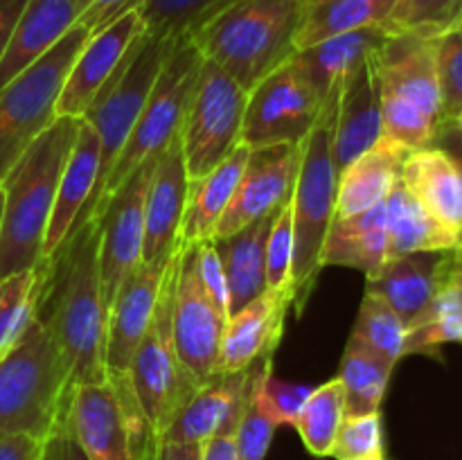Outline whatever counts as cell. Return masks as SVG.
Returning <instances> with one entry per match:
<instances>
[{
	"label": "cell",
	"instance_id": "obj_1",
	"mask_svg": "<svg viewBox=\"0 0 462 460\" xmlns=\"http://www.w3.org/2000/svg\"><path fill=\"white\" fill-rule=\"evenodd\" d=\"M99 216L77 225L48 262L36 266V318L59 350L68 400L77 386L106 382V307L99 280Z\"/></svg>",
	"mask_w": 462,
	"mask_h": 460
},
{
	"label": "cell",
	"instance_id": "obj_2",
	"mask_svg": "<svg viewBox=\"0 0 462 460\" xmlns=\"http://www.w3.org/2000/svg\"><path fill=\"white\" fill-rule=\"evenodd\" d=\"M81 120L57 117L0 180V280L39 266L59 179L75 144Z\"/></svg>",
	"mask_w": 462,
	"mask_h": 460
},
{
	"label": "cell",
	"instance_id": "obj_3",
	"mask_svg": "<svg viewBox=\"0 0 462 460\" xmlns=\"http://www.w3.org/2000/svg\"><path fill=\"white\" fill-rule=\"evenodd\" d=\"M305 5L307 0H239L189 39L203 59L248 93L296 54Z\"/></svg>",
	"mask_w": 462,
	"mask_h": 460
},
{
	"label": "cell",
	"instance_id": "obj_4",
	"mask_svg": "<svg viewBox=\"0 0 462 460\" xmlns=\"http://www.w3.org/2000/svg\"><path fill=\"white\" fill-rule=\"evenodd\" d=\"M66 373L52 336L39 318L0 356V440L18 433L48 440L63 428Z\"/></svg>",
	"mask_w": 462,
	"mask_h": 460
},
{
	"label": "cell",
	"instance_id": "obj_5",
	"mask_svg": "<svg viewBox=\"0 0 462 460\" xmlns=\"http://www.w3.org/2000/svg\"><path fill=\"white\" fill-rule=\"evenodd\" d=\"M334 108L320 111L319 124L302 140L300 170L291 194L293 264L289 289L296 316H302L314 293L323 271L320 257L325 239L337 219L338 170L332 156Z\"/></svg>",
	"mask_w": 462,
	"mask_h": 460
},
{
	"label": "cell",
	"instance_id": "obj_6",
	"mask_svg": "<svg viewBox=\"0 0 462 460\" xmlns=\"http://www.w3.org/2000/svg\"><path fill=\"white\" fill-rule=\"evenodd\" d=\"M201 61V52H199L189 36L176 39L174 48H171L165 63H162L156 81H153L152 93H149L147 102L140 111L138 122H135L122 153L117 156L88 219L99 216L102 207L125 185V180L140 165L161 156L162 149L180 133L185 113H188L194 88H197Z\"/></svg>",
	"mask_w": 462,
	"mask_h": 460
},
{
	"label": "cell",
	"instance_id": "obj_7",
	"mask_svg": "<svg viewBox=\"0 0 462 460\" xmlns=\"http://www.w3.org/2000/svg\"><path fill=\"white\" fill-rule=\"evenodd\" d=\"M174 43L176 39H161V36L144 32L131 45L126 57L117 66L116 75L104 86V90L97 95L93 106L86 111L84 120L97 131L99 138V171L93 197L88 198L86 207L81 210V216L75 224V228L84 224L90 216V212H93L99 192H102L117 156L125 149L126 140H129L131 131H134L135 122H138L140 111H143L144 102H147L149 93H152L153 81H156L165 59L170 57Z\"/></svg>",
	"mask_w": 462,
	"mask_h": 460
},
{
	"label": "cell",
	"instance_id": "obj_8",
	"mask_svg": "<svg viewBox=\"0 0 462 460\" xmlns=\"http://www.w3.org/2000/svg\"><path fill=\"white\" fill-rule=\"evenodd\" d=\"M90 32L75 25L39 61L0 88V180L25 149L57 120V102Z\"/></svg>",
	"mask_w": 462,
	"mask_h": 460
},
{
	"label": "cell",
	"instance_id": "obj_9",
	"mask_svg": "<svg viewBox=\"0 0 462 460\" xmlns=\"http://www.w3.org/2000/svg\"><path fill=\"white\" fill-rule=\"evenodd\" d=\"M180 246L176 248L174 257H171L170 271H167V278L162 282L161 293H158L156 309H153L147 332L135 347L129 365L131 386H134L140 409H143L144 418L152 424L156 436L165 431L176 410L197 391L180 370L174 327H171Z\"/></svg>",
	"mask_w": 462,
	"mask_h": 460
},
{
	"label": "cell",
	"instance_id": "obj_10",
	"mask_svg": "<svg viewBox=\"0 0 462 460\" xmlns=\"http://www.w3.org/2000/svg\"><path fill=\"white\" fill-rule=\"evenodd\" d=\"M248 93L217 63L203 59L197 88L180 126L189 180L203 179L242 143Z\"/></svg>",
	"mask_w": 462,
	"mask_h": 460
},
{
	"label": "cell",
	"instance_id": "obj_11",
	"mask_svg": "<svg viewBox=\"0 0 462 460\" xmlns=\"http://www.w3.org/2000/svg\"><path fill=\"white\" fill-rule=\"evenodd\" d=\"M226 320L228 318L217 309L201 282L197 242L183 244L176 273L171 327L180 370L192 388L203 386L217 374Z\"/></svg>",
	"mask_w": 462,
	"mask_h": 460
},
{
	"label": "cell",
	"instance_id": "obj_12",
	"mask_svg": "<svg viewBox=\"0 0 462 460\" xmlns=\"http://www.w3.org/2000/svg\"><path fill=\"white\" fill-rule=\"evenodd\" d=\"M320 120V102L310 81L284 63L248 90L242 143L251 149L266 144H302Z\"/></svg>",
	"mask_w": 462,
	"mask_h": 460
},
{
	"label": "cell",
	"instance_id": "obj_13",
	"mask_svg": "<svg viewBox=\"0 0 462 460\" xmlns=\"http://www.w3.org/2000/svg\"><path fill=\"white\" fill-rule=\"evenodd\" d=\"M156 162L158 156L140 165L99 212V280L106 316L117 289L143 262L144 201Z\"/></svg>",
	"mask_w": 462,
	"mask_h": 460
},
{
	"label": "cell",
	"instance_id": "obj_14",
	"mask_svg": "<svg viewBox=\"0 0 462 460\" xmlns=\"http://www.w3.org/2000/svg\"><path fill=\"white\" fill-rule=\"evenodd\" d=\"M300 153L302 144L293 143L251 149L237 189L217 224L212 239L228 237L244 225L278 212L296 188Z\"/></svg>",
	"mask_w": 462,
	"mask_h": 460
},
{
	"label": "cell",
	"instance_id": "obj_15",
	"mask_svg": "<svg viewBox=\"0 0 462 460\" xmlns=\"http://www.w3.org/2000/svg\"><path fill=\"white\" fill-rule=\"evenodd\" d=\"M143 34L144 21L140 9H131L102 30L93 32L68 72L57 102V117L84 120L86 111L93 106L131 45Z\"/></svg>",
	"mask_w": 462,
	"mask_h": 460
},
{
	"label": "cell",
	"instance_id": "obj_16",
	"mask_svg": "<svg viewBox=\"0 0 462 460\" xmlns=\"http://www.w3.org/2000/svg\"><path fill=\"white\" fill-rule=\"evenodd\" d=\"M251 392V368L217 373L199 386L158 436L162 442H201L210 437H233Z\"/></svg>",
	"mask_w": 462,
	"mask_h": 460
},
{
	"label": "cell",
	"instance_id": "obj_17",
	"mask_svg": "<svg viewBox=\"0 0 462 460\" xmlns=\"http://www.w3.org/2000/svg\"><path fill=\"white\" fill-rule=\"evenodd\" d=\"M189 194V176L185 167L180 133L162 149L149 180L144 201L143 262H165L180 246V225Z\"/></svg>",
	"mask_w": 462,
	"mask_h": 460
},
{
	"label": "cell",
	"instance_id": "obj_18",
	"mask_svg": "<svg viewBox=\"0 0 462 460\" xmlns=\"http://www.w3.org/2000/svg\"><path fill=\"white\" fill-rule=\"evenodd\" d=\"M373 63L382 93L397 95L442 124L440 81L433 39L393 32L373 54Z\"/></svg>",
	"mask_w": 462,
	"mask_h": 460
},
{
	"label": "cell",
	"instance_id": "obj_19",
	"mask_svg": "<svg viewBox=\"0 0 462 460\" xmlns=\"http://www.w3.org/2000/svg\"><path fill=\"white\" fill-rule=\"evenodd\" d=\"M171 257L152 264L140 262L117 289L106 316V374L129 373L135 347L143 341L156 309L158 293L167 278Z\"/></svg>",
	"mask_w": 462,
	"mask_h": 460
},
{
	"label": "cell",
	"instance_id": "obj_20",
	"mask_svg": "<svg viewBox=\"0 0 462 460\" xmlns=\"http://www.w3.org/2000/svg\"><path fill=\"white\" fill-rule=\"evenodd\" d=\"M291 305L289 287L266 289L255 300L230 314L221 338L217 373H237L251 368L262 356H273L282 341L284 320Z\"/></svg>",
	"mask_w": 462,
	"mask_h": 460
},
{
	"label": "cell",
	"instance_id": "obj_21",
	"mask_svg": "<svg viewBox=\"0 0 462 460\" xmlns=\"http://www.w3.org/2000/svg\"><path fill=\"white\" fill-rule=\"evenodd\" d=\"M382 138V84L373 57L343 81L334 108L332 156L341 174Z\"/></svg>",
	"mask_w": 462,
	"mask_h": 460
},
{
	"label": "cell",
	"instance_id": "obj_22",
	"mask_svg": "<svg viewBox=\"0 0 462 460\" xmlns=\"http://www.w3.org/2000/svg\"><path fill=\"white\" fill-rule=\"evenodd\" d=\"M391 34L393 30L388 25L347 32V34L332 36L305 50H298L289 59V63L296 66V70L310 81L320 102V111H325V108L337 106L343 81L352 72L359 70Z\"/></svg>",
	"mask_w": 462,
	"mask_h": 460
},
{
	"label": "cell",
	"instance_id": "obj_23",
	"mask_svg": "<svg viewBox=\"0 0 462 460\" xmlns=\"http://www.w3.org/2000/svg\"><path fill=\"white\" fill-rule=\"evenodd\" d=\"M447 253L449 251L393 257L377 273L365 278V291L382 298L409 329L445 282Z\"/></svg>",
	"mask_w": 462,
	"mask_h": 460
},
{
	"label": "cell",
	"instance_id": "obj_24",
	"mask_svg": "<svg viewBox=\"0 0 462 460\" xmlns=\"http://www.w3.org/2000/svg\"><path fill=\"white\" fill-rule=\"evenodd\" d=\"M99 171V138L97 131L81 120L79 131H77L75 144L68 156L66 167L61 171L57 188V198H54L52 215H50L48 230L43 239V253L41 262H48L57 253V248L66 242L68 235L72 233L75 224L79 221L81 210L86 207L88 198L93 197L95 183H97ZM39 262V264H41Z\"/></svg>",
	"mask_w": 462,
	"mask_h": 460
},
{
	"label": "cell",
	"instance_id": "obj_25",
	"mask_svg": "<svg viewBox=\"0 0 462 460\" xmlns=\"http://www.w3.org/2000/svg\"><path fill=\"white\" fill-rule=\"evenodd\" d=\"M404 188L420 206L460 239L462 233V179L456 162L440 147L415 149L406 156L400 174Z\"/></svg>",
	"mask_w": 462,
	"mask_h": 460
},
{
	"label": "cell",
	"instance_id": "obj_26",
	"mask_svg": "<svg viewBox=\"0 0 462 460\" xmlns=\"http://www.w3.org/2000/svg\"><path fill=\"white\" fill-rule=\"evenodd\" d=\"M79 21L72 0H27L12 41L0 59V88L39 61Z\"/></svg>",
	"mask_w": 462,
	"mask_h": 460
},
{
	"label": "cell",
	"instance_id": "obj_27",
	"mask_svg": "<svg viewBox=\"0 0 462 460\" xmlns=\"http://www.w3.org/2000/svg\"><path fill=\"white\" fill-rule=\"evenodd\" d=\"M409 153V149L382 135L374 147L350 162L338 174L337 219L352 216L386 201L393 185L400 180L402 165Z\"/></svg>",
	"mask_w": 462,
	"mask_h": 460
},
{
	"label": "cell",
	"instance_id": "obj_28",
	"mask_svg": "<svg viewBox=\"0 0 462 460\" xmlns=\"http://www.w3.org/2000/svg\"><path fill=\"white\" fill-rule=\"evenodd\" d=\"M273 216L275 212L244 225L228 237L212 239L228 284L230 314L266 291V242Z\"/></svg>",
	"mask_w": 462,
	"mask_h": 460
},
{
	"label": "cell",
	"instance_id": "obj_29",
	"mask_svg": "<svg viewBox=\"0 0 462 460\" xmlns=\"http://www.w3.org/2000/svg\"><path fill=\"white\" fill-rule=\"evenodd\" d=\"M320 262L323 269L347 266V269L364 271L365 278L377 273L388 262L386 201L352 216L334 219Z\"/></svg>",
	"mask_w": 462,
	"mask_h": 460
},
{
	"label": "cell",
	"instance_id": "obj_30",
	"mask_svg": "<svg viewBox=\"0 0 462 460\" xmlns=\"http://www.w3.org/2000/svg\"><path fill=\"white\" fill-rule=\"evenodd\" d=\"M251 147L239 143L224 162L215 167L203 179L189 180L188 206H185L183 225H180V244L203 242L212 239L217 224L230 206L244 165L248 161Z\"/></svg>",
	"mask_w": 462,
	"mask_h": 460
},
{
	"label": "cell",
	"instance_id": "obj_31",
	"mask_svg": "<svg viewBox=\"0 0 462 460\" xmlns=\"http://www.w3.org/2000/svg\"><path fill=\"white\" fill-rule=\"evenodd\" d=\"M386 228L388 260L411 253H445L458 246V237L420 206L402 179L386 197Z\"/></svg>",
	"mask_w": 462,
	"mask_h": 460
},
{
	"label": "cell",
	"instance_id": "obj_32",
	"mask_svg": "<svg viewBox=\"0 0 462 460\" xmlns=\"http://www.w3.org/2000/svg\"><path fill=\"white\" fill-rule=\"evenodd\" d=\"M397 0H307L296 52L332 36L386 25Z\"/></svg>",
	"mask_w": 462,
	"mask_h": 460
},
{
	"label": "cell",
	"instance_id": "obj_33",
	"mask_svg": "<svg viewBox=\"0 0 462 460\" xmlns=\"http://www.w3.org/2000/svg\"><path fill=\"white\" fill-rule=\"evenodd\" d=\"M395 365L350 336L338 370V382L346 397V418L379 413Z\"/></svg>",
	"mask_w": 462,
	"mask_h": 460
},
{
	"label": "cell",
	"instance_id": "obj_34",
	"mask_svg": "<svg viewBox=\"0 0 462 460\" xmlns=\"http://www.w3.org/2000/svg\"><path fill=\"white\" fill-rule=\"evenodd\" d=\"M343 419H346V397H343L341 382L334 377L311 391L293 427L311 455L329 458Z\"/></svg>",
	"mask_w": 462,
	"mask_h": 460
},
{
	"label": "cell",
	"instance_id": "obj_35",
	"mask_svg": "<svg viewBox=\"0 0 462 460\" xmlns=\"http://www.w3.org/2000/svg\"><path fill=\"white\" fill-rule=\"evenodd\" d=\"M447 343H462V311L445 273V282L431 305L406 329V356L424 354L438 359Z\"/></svg>",
	"mask_w": 462,
	"mask_h": 460
},
{
	"label": "cell",
	"instance_id": "obj_36",
	"mask_svg": "<svg viewBox=\"0 0 462 460\" xmlns=\"http://www.w3.org/2000/svg\"><path fill=\"white\" fill-rule=\"evenodd\" d=\"M239 0H143L140 16L144 32L161 39L192 36L210 18Z\"/></svg>",
	"mask_w": 462,
	"mask_h": 460
},
{
	"label": "cell",
	"instance_id": "obj_37",
	"mask_svg": "<svg viewBox=\"0 0 462 460\" xmlns=\"http://www.w3.org/2000/svg\"><path fill=\"white\" fill-rule=\"evenodd\" d=\"M352 338L364 343L368 350L397 365L406 356V325L379 296L365 291L356 314Z\"/></svg>",
	"mask_w": 462,
	"mask_h": 460
},
{
	"label": "cell",
	"instance_id": "obj_38",
	"mask_svg": "<svg viewBox=\"0 0 462 460\" xmlns=\"http://www.w3.org/2000/svg\"><path fill=\"white\" fill-rule=\"evenodd\" d=\"M39 302V280L36 269L9 275L3 280L0 293V356L27 332L36 318Z\"/></svg>",
	"mask_w": 462,
	"mask_h": 460
},
{
	"label": "cell",
	"instance_id": "obj_39",
	"mask_svg": "<svg viewBox=\"0 0 462 460\" xmlns=\"http://www.w3.org/2000/svg\"><path fill=\"white\" fill-rule=\"evenodd\" d=\"M462 21V0H397L386 25L402 34L436 39Z\"/></svg>",
	"mask_w": 462,
	"mask_h": 460
},
{
	"label": "cell",
	"instance_id": "obj_40",
	"mask_svg": "<svg viewBox=\"0 0 462 460\" xmlns=\"http://www.w3.org/2000/svg\"><path fill=\"white\" fill-rule=\"evenodd\" d=\"M266 359V356H262ZM262 359H257L251 365V392H248L246 409H244L242 419L235 431V445H237L239 460H264L269 454V446L273 442L275 428L280 427L273 419V415L266 409L264 400L260 392V365Z\"/></svg>",
	"mask_w": 462,
	"mask_h": 460
},
{
	"label": "cell",
	"instance_id": "obj_41",
	"mask_svg": "<svg viewBox=\"0 0 462 460\" xmlns=\"http://www.w3.org/2000/svg\"><path fill=\"white\" fill-rule=\"evenodd\" d=\"M438 124L433 117L420 111L413 104L404 102L402 97L391 93H382V135L402 144L409 152L431 147L436 138Z\"/></svg>",
	"mask_w": 462,
	"mask_h": 460
},
{
	"label": "cell",
	"instance_id": "obj_42",
	"mask_svg": "<svg viewBox=\"0 0 462 460\" xmlns=\"http://www.w3.org/2000/svg\"><path fill=\"white\" fill-rule=\"evenodd\" d=\"M438 81H440L442 122H451L462 111V32L447 30L433 39Z\"/></svg>",
	"mask_w": 462,
	"mask_h": 460
},
{
	"label": "cell",
	"instance_id": "obj_43",
	"mask_svg": "<svg viewBox=\"0 0 462 460\" xmlns=\"http://www.w3.org/2000/svg\"><path fill=\"white\" fill-rule=\"evenodd\" d=\"M337 460H386L382 413L346 418L332 446Z\"/></svg>",
	"mask_w": 462,
	"mask_h": 460
},
{
	"label": "cell",
	"instance_id": "obj_44",
	"mask_svg": "<svg viewBox=\"0 0 462 460\" xmlns=\"http://www.w3.org/2000/svg\"><path fill=\"white\" fill-rule=\"evenodd\" d=\"M314 388L305 386V383H291L280 382L273 374V356L262 359L260 365V392L264 400L266 409L273 415L278 424H296L298 415H300L302 406L310 400Z\"/></svg>",
	"mask_w": 462,
	"mask_h": 460
},
{
	"label": "cell",
	"instance_id": "obj_45",
	"mask_svg": "<svg viewBox=\"0 0 462 460\" xmlns=\"http://www.w3.org/2000/svg\"><path fill=\"white\" fill-rule=\"evenodd\" d=\"M293 219L291 198L275 212L266 242V289H284L291 282ZM291 291V289H289Z\"/></svg>",
	"mask_w": 462,
	"mask_h": 460
},
{
	"label": "cell",
	"instance_id": "obj_46",
	"mask_svg": "<svg viewBox=\"0 0 462 460\" xmlns=\"http://www.w3.org/2000/svg\"><path fill=\"white\" fill-rule=\"evenodd\" d=\"M197 257H199V273H201V282L203 287H206L208 296L212 298L217 309H219L226 318H230L228 284H226L224 269H221L219 255H217V248L215 244H212V239L197 242Z\"/></svg>",
	"mask_w": 462,
	"mask_h": 460
},
{
	"label": "cell",
	"instance_id": "obj_47",
	"mask_svg": "<svg viewBox=\"0 0 462 460\" xmlns=\"http://www.w3.org/2000/svg\"><path fill=\"white\" fill-rule=\"evenodd\" d=\"M72 3H75L77 12H79L77 25L86 27L93 34V32L102 30L108 23L120 18L122 14L138 9L143 0H72Z\"/></svg>",
	"mask_w": 462,
	"mask_h": 460
},
{
	"label": "cell",
	"instance_id": "obj_48",
	"mask_svg": "<svg viewBox=\"0 0 462 460\" xmlns=\"http://www.w3.org/2000/svg\"><path fill=\"white\" fill-rule=\"evenodd\" d=\"M43 442L41 437L18 433L0 440V460H41L43 455Z\"/></svg>",
	"mask_w": 462,
	"mask_h": 460
},
{
	"label": "cell",
	"instance_id": "obj_49",
	"mask_svg": "<svg viewBox=\"0 0 462 460\" xmlns=\"http://www.w3.org/2000/svg\"><path fill=\"white\" fill-rule=\"evenodd\" d=\"M41 460H90L84 454L79 445H77L75 437L66 431V428H59L54 431L48 440L43 442V455Z\"/></svg>",
	"mask_w": 462,
	"mask_h": 460
},
{
	"label": "cell",
	"instance_id": "obj_50",
	"mask_svg": "<svg viewBox=\"0 0 462 460\" xmlns=\"http://www.w3.org/2000/svg\"><path fill=\"white\" fill-rule=\"evenodd\" d=\"M431 144L433 147H440L445 153H449V158L456 162V167H458V171H460V179H462V133L456 129L454 122H442ZM458 246L462 248V233L458 239Z\"/></svg>",
	"mask_w": 462,
	"mask_h": 460
},
{
	"label": "cell",
	"instance_id": "obj_51",
	"mask_svg": "<svg viewBox=\"0 0 462 460\" xmlns=\"http://www.w3.org/2000/svg\"><path fill=\"white\" fill-rule=\"evenodd\" d=\"M25 5L27 0H0V59L12 41L14 27H16Z\"/></svg>",
	"mask_w": 462,
	"mask_h": 460
},
{
	"label": "cell",
	"instance_id": "obj_52",
	"mask_svg": "<svg viewBox=\"0 0 462 460\" xmlns=\"http://www.w3.org/2000/svg\"><path fill=\"white\" fill-rule=\"evenodd\" d=\"M152 460H201V445L158 440Z\"/></svg>",
	"mask_w": 462,
	"mask_h": 460
},
{
	"label": "cell",
	"instance_id": "obj_53",
	"mask_svg": "<svg viewBox=\"0 0 462 460\" xmlns=\"http://www.w3.org/2000/svg\"><path fill=\"white\" fill-rule=\"evenodd\" d=\"M201 460H239L235 437L217 436L201 442Z\"/></svg>",
	"mask_w": 462,
	"mask_h": 460
},
{
	"label": "cell",
	"instance_id": "obj_54",
	"mask_svg": "<svg viewBox=\"0 0 462 460\" xmlns=\"http://www.w3.org/2000/svg\"><path fill=\"white\" fill-rule=\"evenodd\" d=\"M447 282L454 289L462 311V248L456 246L447 253Z\"/></svg>",
	"mask_w": 462,
	"mask_h": 460
},
{
	"label": "cell",
	"instance_id": "obj_55",
	"mask_svg": "<svg viewBox=\"0 0 462 460\" xmlns=\"http://www.w3.org/2000/svg\"><path fill=\"white\" fill-rule=\"evenodd\" d=\"M451 122H454V124H456V129H458L460 131V133H462V111L458 113V115H456L454 117V120H451Z\"/></svg>",
	"mask_w": 462,
	"mask_h": 460
},
{
	"label": "cell",
	"instance_id": "obj_56",
	"mask_svg": "<svg viewBox=\"0 0 462 460\" xmlns=\"http://www.w3.org/2000/svg\"><path fill=\"white\" fill-rule=\"evenodd\" d=\"M3 203H5V197H3V189H0V219H3Z\"/></svg>",
	"mask_w": 462,
	"mask_h": 460
},
{
	"label": "cell",
	"instance_id": "obj_57",
	"mask_svg": "<svg viewBox=\"0 0 462 460\" xmlns=\"http://www.w3.org/2000/svg\"><path fill=\"white\" fill-rule=\"evenodd\" d=\"M456 27H458V30L462 32V21H460V23H458V25H456Z\"/></svg>",
	"mask_w": 462,
	"mask_h": 460
},
{
	"label": "cell",
	"instance_id": "obj_58",
	"mask_svg": "<svg viewBox=\"0 0 462 460\" xmlns=\"http://www.w3.org/2000/svg\"><path fill=\"white\" fill-rule=\"evenodd\" d=\"M0 293H3V280H0Z\"/></svg>",
	"mask_w": 462,
	"mask_h": 460
}]
</instances>
